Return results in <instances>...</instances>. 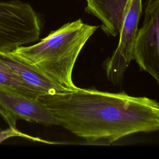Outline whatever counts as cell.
Returning <instances> with one entry per match:
<instances>
[{"instance_id":"cell-7","label":"cell","mask_w":159,"mask_h":159,"mask_svg":"<svg viewBox=\"0 0 159 159\" xmlns=\"http://www.w3.org/2000/svg\"><path fill=\"white\" fill-rule=\"evenodd\" d=\"M0 60L11 68L24 83L41 91L45 95L68 93L12 52H0Z\"/></svg>"},{"instance_id":"cell-2","label":"cell","mask_w":159,"mask_h":159,"mask_svg":"<svg viewBox=\"0 0 159 159\" xmlns=\"http://www.w3.org/2000/svg\"><path fill=\"white\" fill-rule=\"evenodd\" d=\"M98 26L80 19L68 22L32 45H24L12 52L63 89L76 90L72 73L83 47Z\"/></svg>"},{"instance_id":"cell-1","label":"cell","mask_w":159,"mask_h":159,"mask_svg":"<svg viewBox=\"0 0 159 159\" xmlns=\"http://www.w3.org/2000/svg\"><path fill=\"white\" fill-rule=\"evenodd\" d=\"M39 99L60 125L89 142L111 143L136 133L159 130V102L146 97L78 88Z\"/></svg>"},{"instance_id":"cell-8","label":"cell","mask_w":159,"mask_h":159,"mask_svg":"<svg viewBox=\"0 0 159 159\" xmlns=\"http://www.w3.org/2000/svg\"><path fill=\"white\" fill-rule=\"evenodd\" d=\"M0 86L34 99H39L42 96L45 95L41 91L24 83L1 60H0Z\"/></svg>"},{"instance_id":"cell-3","label":"cell","mask_w":159,"mask_h":159,"mask_svg":"<svg viewBox=\"0 0 159 159\" xmlns=\"http://www.w3.org/2000/svg\"><path fill=\"white\" fill-rule=\"evenodd\" d=\"M41 31V20L29 3L0 1V52H12L37 41Z\"/></svg>"},{"instance_id":"cell-6","label":"cell","mask_w":159,"mask_h":159,"mask_svg":"<svg viewBox=\"0 0 159 159\" xmlns=\"http://www.w3.org/2000/svg\"><path fill=\"white\" fill-rule=\"evenodd\" d=\"M0 106L14 123L18 119L50 126L60 125L59 121L39 99L30 98L0 86Z\"/></svg>"},{"instance_id":"cell-11","label":"cell","mask_w":159,"mask_h":159,"mask_svg":"<svg viewBox=\"0 0 159 159\" xmlns=\"http://www.w3.org/2000/svg\"><path fill=\"white\" fill-rule=\"evenodd\" d=\"M158 123H159V111H158Z\"/></svg>"},{"instance_id":"cell-5","label":"cell","mask_w":159,"mask_h":159,"mask_svg":"<svg viewBox=\"0 0 159 159\" xmlns=\"http://www.w3.org/2000/svg\"><path fill=\"white\" fill-rule=\"evenodd\" d=\"M85 11L101 22V29L107 35L119 36L123 22L140 17L142 0H86Z\"/></svg>"},{"instance_id":"cell-10","label":"cell","mask_w":159,"mask_h":159,"mask_svg":"<svg viewBox=\"0 0 159 159\" xmlns=\"http://www.w3.org/2000/svg\"><path fill=\"white\" fill-rule=\"evenodd\" d=\"M0 116L5 120V121L9 125V127H16V123L12 120L9 115L4 110V109L0 106Z\"/></svg>"},{"instance_id":"cell-9","label":"cell","mask_w":159,"mask_h":159,"mask_svg":"<svg viewBox=\"0 0 159 159\" xmlns=\"http://www.w3.org/2000/svg\"><path fill=\"white\" fill-rule=\"evenodd\" d=\"M12 137H21L25 138L29 140H31L33 141H36V142H40L43 143H55V142H50L47 140H45L43 139H41L38 137H34L30 135H29L27 134H25L24 133H22V132L19 131L16 129V127H9L6 130L0 131V143L2 142L4 140Z\"/></svg>"},{"instance_id":"cell-4","label":"cell","mask_w":159,"mask_h":159,"mask_svg":"<svg viewBox=\"0 0 159 159\" xmlns=\"http://www.w3.org/2000/svg\"><path fill=\"white\" fill-rule=\"evenodd\" d=\"M133 60L159 84V0H148L145 4L143 24L134 43Z\"/></svg>"}]
</instances>
